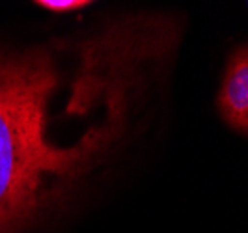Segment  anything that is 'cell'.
<instances>
[{"label": "cell", "instance_id": "1", "mask_svg": "<svg viewBox=\"0 0 248 233\" xmlns=\"http://www.w3.org/2000/svg\"><path fill=\"white\" fill-rule=\"evenodd\" d=\"M161 25L0 49V233L52 215L122 144L144 65L174 41Z\"/></svg>", "mask_w": 248, "mask_h": 233}, {"label": "cell", "instance_id": "2", "mask_svg": "<svg viewBox=\"0 0 248 233\" xmlns=\"http://www.w3.org/2000/svg\"><path fill=\"white\" fill-rule=\"evenodd\" d=\"M220 118L248 136V43L232 52L217 97Z\"/></svg>", "mask_w": 248, "mask_h": 233}, {"label": "cell", "instance_id": "3", "mask_svg": "<svg viewBox=\"0 0 248 233\" xmlns=\"http://www.w3.org/2000/svg\"><path fill=\"white\" fill-rule=\"evenodd\" d=\"M37 6H41L45 10H52V12H73V10L90 6V2H84V0H41V2H37Z\"/></svg>", "mask_w": 248, "mask_h": 233}]
</instances>
